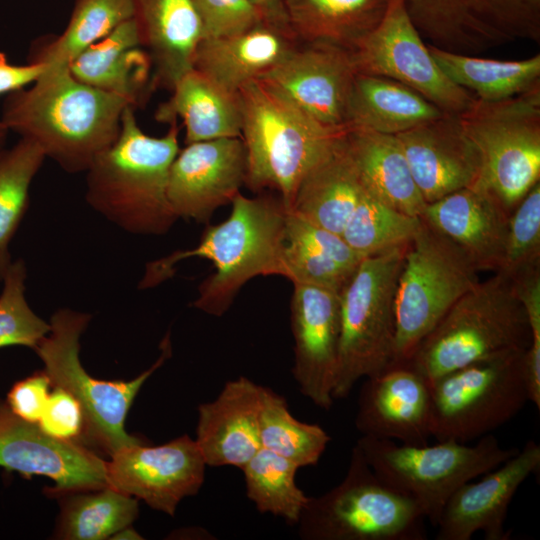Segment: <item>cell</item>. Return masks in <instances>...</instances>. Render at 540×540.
<instances>
[{
  "mask_svg": "<svg viewBox=\"0 0 540 540\" xmlns=\"http://www.w3.org/2000/svg\"><path fill=\"white\" fill-rule=\"evenodd\" d=\"M356 445L379 479L413 501L433 526L460 486L493 470L519 451L502 447L492 434L479 438L473 445L451 440L409 445L368 436H361Z\"/></svg>",
  "mask_w": 540,
  "mask_h": 540,
  "instance_id": "obj_7",
  "label": "cell"
},
{
  "mask_svg": "<svg viewBox=\"0 0 540 540\" xmlns=\"http://www.w3.org/2000/svg\"><path fill=\"white\" fill-rule=\"evenodd\" d=\"M511 280L531 329V341L525 354L526 373L531 380H538L540 378V266L527 269Z\"/></svg>",
  "mask_w": 540,
  "mask_h": 540,
  "instance_id": "obj_44",
  "label": "cell"
},
{
  "mask_svg": "<svg viewBox=\"0 0 540 540\" xmlns=\"http://www.w3.org/2000/svg\"><path fill=\"white\" fill-rule=\"evenodd\" d=\"M51 385L47 374L37 372L13 385L7 396V405L20 418L38 423L49 397Z\"/></svg>",
  "mask_w": 540,
  "mask_h": 540,
  "instance_id": "obj_46",
  "label": "cell"
},
{
  "mask_svg": "<svg viewBox=\"0 0 540 540\" xmlns=\"http://www.w3.org/2000/svg\"><path fill=\"white\" fill-rule=\"evenodd\" d=\"M9 130L0 120V150L4 148Z\"/></svg>",
  "mask_w": 540,
  "mask_h": 540,
  "instance_id": "obj_50",
  "label": "cell"
},
{
  "mask_svg": "<svg viewBox=\"0 0 540 540\" xmlns=\"http://www.w3.org/2000/svg\"><path fill=\"white\" fill-rule=\"evenodd\" d=\"M396 137L426 204L480 182L479 151L457 115L445 114Z\"/></svg>",
  "mask_w": 540,
  "mask_h": 540,
  "instance_id": "obj_22",
  "label": "cell"
},
{
  "mask_svg": "<svg viewBox=\"0 0 540 540\" xmlns=\"http://www.w3.org/2000/svg\"><path fill=\"white\" fill-rule=\"evenodd\" d=\"M425 521L413 501L379 479L355 444L342 481L310 496L297 526L302 540H425Z\"/></svg>",
  "mask_w": 540,
  "mask_h": 540,
  "instance_id": "obj_9",
  "label": "cell"
},
{
  "mask_svg": "<svg viewBox=\"0 0 540 540\" xmlns=\"http://www.w3.org/2000/svg\"><path fill=\"white\" fill-rule=\"evenodd\" d=\"M540 467V446L529 440L504 463L478 481L460 486L446 502L436 528L437 540H470L479 531L486 540H507L509 505L522 483Z\"/></svg>",
  "mask_w": 540,
  "mask_h": 540,
  "instance_id": "obj_20",
  "label": "cell"
},
{
  "mask_svg": "<svg viewBox=\"0 0 540 540\" xmlns=\"http://www.w3.org/2000/svg\"><path fill=\"white\" fill-rule=\"evenodd\" d=\"M457 117L481 157L477 185L510 215L540 182V85L499 101L475 98Z\"/></svg>",
  "mask_w": 540,
  "mask_h": 540,
  "instance_id": "obj_10",
  "label": "cell"
},
{
  "mask_svg": "<svg viewBox=\"0 0 540 540\" xmlns=\"http://www.w3.org/2000/svg\"><path fill=\"white\" fill-rule=\"evenodd\" d=\"M340 234L287 209L283 263L285 278L341 293L364 259Z\"/></svg>",
  "mask_w": 540,
  "mask_h": 540,
  "instance_id": "obj_29",
  "label": "cell"
},
{
  "mask_svg": "<svg viewBox=\"0 0 540 540\" xmlns=\"http://www.w3.org/2000/svg\"><path fill=\"white\" fill-rule=\"evenodd\" d=\"M478 272L459 246L422 217L397 283L393 363L409 360L449 309L478 284Z\"/></svg>",
  "mask_w": 540,
  "mask_h": 540,
  "instance_id": "obj_12",
  "label": "cell"
},
{
  "mask_svg": "<svg viewBox=\"0 0 540 540\" xmlns=\"http://www.w3.org/2000/svg\"><path fill=\"white\" fill-rule=\"evenodd\" d=\"M142 47L151 59L153 85L172 90L193 69L201 26L192 0H133Z\"/></svg>",
  "mask_w": 540,
  "mask_h": 540,
  "instance_id": "obj_26",
  "label": "cell"
},
{
  "mask_svg": "<svg viewBox=\"0 0 540 540\" xmlns=\"http://www.w3.org/2000/svg\"><path fill=\"white\" fill-rule=\"evenodd\" d=\"M345 136L364 190L400 212L422 216L427 204L396 135L347 127Z\"/></svg>",
  "mask_w": 540,
  "mask_h": 540,
  "instance_id": "obj_31",
  "label": "cell"
},
{
  "mask_svg": "<svg viewBox=\"0 0 540 540\" xmlns=\"http://www.w3.org/2000/svg\"><path fill=\"white\" fill-rule=\"evenodd\" d=\"M351 55L357 73L399 82L447 114L458 115L475 100L440 69L409 18L403 0H388L379 24Z\"/></svg>",
  "mask_w": 540,
  "mask_h": 540,
  "instance_id": "obj_14",
  "label": "cell"
},
{
  "mask_svg": "<svg viewBox=\"0 0 540 540\" xmlns=\"http://www.w3.org/2000/svg\"><path fill=\"white\" fill-rule=\"evenodd\" d=\"M177 119L161 137L138 125L135 108L124 110L117 139L86 171L87 203L120 229L161 235L178 220L167 197L171 164L179 152Z\"/></svg>",
  "mask_w": 540,
  "mask_h": 540,
  "instance_id": "obj_3",
  "label": "cell"
},
{
  "mask_svg": "<svg viewBox=\"0 0 540 540\" xmlns=\"http://www.w3.org/2000/svg\"><path fill=\"white\" fill-rule=\"evenodd\" d=\"M26 278L24 260L12 261L0 294V347L20 345L35 350L50 331V323L37 316L25 298Z\"/></svg>",
  "mask_w": 540,
  "mask_h": 540,
  "instance_id": "obj_41",
  "label": "cell"
},
{
  "mask_svg": "<svg viewBox=\"0 0 540 540\" xmlns=\"http://www.w3.org/2000/svg\"><path fill=\"white\" fill-rule=\"evenodd\" d=\"M445 114L399 82L358 73L348 102L346 126L397 135Z\"/></svg>",
  "mask_w": 540,
  "mask_h": 540,
  "instance_id": "obj_32",
  "label": "cell"
},
{
  "mask_svg": "<svg viewBox=\"0 0 540 540\" xmlns=\"http://www.w3.org/2000/svg\"><path fill=\"white\" fill-rule=\"evenodd\" d=\"M186 145L170 167L168 201L178 219L208 223L213 213L231 203L245 184V147L241 138Z\"/></svg>",
  "mask_w": 540,
  "mask_h": 540,
  "instance_id": "obj_19",
  "label": "cell"
},
{
  "mask_svg": "<svg viewBox=\"0 0 540 540\" xmlns=\"http://www.w3.org/2000/svg\"><path fill=\"white\" fill-rule=\"evenodd\" d=\"M245 184L253 192L272 189L291 209L307 172L347 129L326 126L260 79L238 91Z\"/></svg>",
  "mask_w": 540,
  "mask_h": 540,
  "instance_id": "obj_4",
  "label": "cell"
},
{
  "mask_svg": "<svg viewBox=\"0 0 540 540\" xmlns=\"http://www.w3.org/2000/svg\"><path fill=\"white\" fill-rule=\"evenodd\" d=\"M530 341V324L511 278L495 272L449 309L406 362L431 384L482 359L526 350Z\"/></svg>",
  "mask_w": 540,
  "mask_h": 540,
  "instance_id": "obj_5",
  "label": "cell"
},
{
  "mask_svg": "<svg viewBox=\"0 0 540 540\" xmlns=\"http://www.w3.org/2000/svg\"><path fill=\"white\" fill-rule=\"evenodd\" d=\"M110 539H132V540H139L143 539L141 535L130 526L124 527L117 531L115 534H113Z\"/></svg>",
  "mask_w": 540,
  "mask_h": 540,
  "instance_id": "obj_49",
  "label": "cell"
},
{
  "mask_svg": "<svg viewBox=\"0 0 540 540\" xmlns=\"http://www.w3.org/2000/svg\"><path fill=\"white\" fill-rule=\"evenodd\" d=\"M141 47L138 24L131 18L75 57L69 69L80 82L122 96L137 108L154 88L152 62Z\"/></svg>",
  "mask_w": 540,
  "mask_h": 540,
  "instance_id": "obj_25",
  "label": "cell"
},
{
  "mask_svg": "<svg viewBox=\"0 0 540 540\" xmlns=\"http://www.w3.org/2000/svg\"><path fill=\"white\" fill-rule=\"evenodd\" d=\"M231 205L229 217L219 224L208 225L196 247L177 250L148 262L139 288H153L170 279L175 266L185 259H208L215 271L200 284L192 306L220 317L252 278L285 277L283 249L287 208L282 199L269 195L248 198L239 192Z\"/></svg>",
  "mask_w": 540,
  "mask_h": 540,
  "instance_id": "obj_2",
  "label": "cell"
},
{
  "mask_svg": "<svg viewBox=\"0 0 540 540\" xmlns=\"http://www.w3.org/2000/svg\"><path fill=\"white\" fill-rule=\"evenodd\" d=\"M535 266H540V182L509 216L504 258L498 272L513 278Z\"/></svg>",
  "mask_w": 540,
  "mask_h": 540,
  "instance_id": "obj_42",
  "label": "cell"
},
{
  "mask_svg": "<svg viewBox=\"0 0 540 540\" xmlns=\"http://www.w3.org/2000/svg\"><path fill=\"white\" fill-rule=\"evenodd\" d=\"M201 40L232 36L264 23L249 0H192Z\"/></svg>",
  "mask_w": 540,
  "mask_h": 540,
  "instance_id": "obj_43",
  "label": "cell"
},
{
  "mask_svg": "<svg viewBox=\"0 0 540 540\" xmlns=\"http://www.w3.org/2000/svg\"><path fill=\"white\" fill-rule=\"evenodd\" d=\"M297 44L291 35L262 23L232 36L200 40L193 68L238 93L246 83L278 64Z\"/></svg>",
  "mask_w": 540,
  "mask_h": 540,
  "instance_id": "obj_27",
  "label": "cell"
},
{
  "mask_svg": "<svg viewBox=\"0 0 540 540\" xmlns=\"http://www.w3.org/2000/svg\"><path fill=\"white\" fill-rule=\"evenodd\" d=\"M388 0H285L293 37L352 51L381 21Z\"/></svg>",
  "mask_w": 540,
  "mask_h": 540,
  "instance_id": "obj_33",
  "label": "cell"
},
{
  "mask_svg": "<svg viewBox=\"0 0 540 540\" xmlns=\"http://www.w3.org/2000/svg\"><path fill=\"white\" fill-rule=\"evenodd\" d=\"M63 496L57 537L103 540L130 526L138 516L137 498L110 486ZM60 497V496H59Z\"/></svg>",
  "mask_w": 540,
  "mask_h": 540,
  "instance_id": "obj_35",
  "label": "cell"
},
{
  "mask_svg": "<svg viewBox=\"0 0 540 540\" xmlns=\"http://www.w3.org/2000/svg\"><path fill=\"white\" fill-rule=\"evenodd\" d=\"M259 437L261 447L290 460L299 468L317 465L331 441L319 424L295 418L287 400L266 386L262 392Z\"/></svg>",
  "mask_w": 540,
  "mask_h": 540,
  "instance_id": "obj_37",
  "label": "cell"
},
{
  "mask_svg": "<svg viewBox=\"0 0 540 540\" xmlns=\"http://www.w3.org/2000/svg\"><path fill=\"white\" fill-rule=\"evenodd\" d=\"M83 424L79 402L66 390L54 387L38 421L40 428L54 438L78 442Z\"/></svg>",
  "mask_w": 540,
  "mask_h": 540,
  "instance_id": "obj_45",
  "label": "cell"
},
{
  "mask_svg": "<svg viewBox=\"0 0 540 540\" xmlns=\"http://www.w3.org/2000/svg\"><path fill=\"white\" fill-rule=\"evenodd\" d=\"M346 130L304 176L291 208L305 220L340 235L365 191Z\"/></svg>",
  "mask_w": 540,
  "mask_h": 540,
  "instance_id": "obj_28",
  "label": "cell"
},
{
  "mask_svg": "<svg viewBox=\"0 0 540 540\" xmlns=\"http://www.w3.org/2000/svg\"><path fill=\"white\" fill-rule=\"evenodd\" d=\"M357 74L351 51L324 44H297L258 79L320 123L345 128Z\"/></svg>",
  "mask_w": 540,
  "mask_h": 540,
  "instance_id": "obj_18",
  "label": "cell"
},
{
  "mask_svg": "<svg viewBox=\"0 0 540 540\" xmlns=\"http://www.w3.org/2000/svg\"><path fill=\"white\" fill-rule=\"evenodd\" d=\"M509 214L483 187L463 188L426 205L422 217L453 241L478 271L502 266Z\"/></svg>",
  "mask_w": 540,
  "mask_h": 540,
  "instance_id": "obj_24",
  "label": "cell"
},
{
  "mask_svg": "<svg viewBox=\"0 0 540 540\" xmlns=\"http://www.w3.org/2000/svg\"><path fill=\"white\" fill-rule=\"evenodd\" d=\"M45 70L46 64L41 61H30L26 65L11 64L6 53L0 51V95L36 82Z\"/></svg>",
  "mask_w": 540,
  "mask_h": 540,
  "instance_id": "obj_47",
  "label": "cell"
},
{
  "mask_svg": "<svg viewBox=\"0 0 540 540\" xmlns=\"http://www.w3.org/2000/svg\"><path fill=\"white\" fill-rule=\"evenodd\" d=\"M299 467L261 447L241 468L247 498L261 514L297 525L309 497L296 483Z\"/></svg>",
  "mask_w": 540,
  "mask_h": 540,
  "instance_id": "obj_38",
  "label": "cell"
},
{
  "mask_svg": "<svg viewBox=\"0 0 540 540\" xmlns=\"http://www.w3.org/2000/svg\"><path fill=\"white\" fill-rule=\"evenodd\" d=\"M526 350L503 352L433 381L431 437L468 443L514 418L529 401Z\"/></svg>",
  "mask_w": 540,
  "mask_h": 540,
  "instance_id": "obj_11",
  "label": "cell"
},
{
  "mask_svg": "<svg viewBox=\"0 0 540 540\" xmlns=\"http://www.w3.org/2000/svg\"><path fill=\"white\" fill-rule=\"evenodd\" d=\"M171 91V97L159 106L155 117L167 123L180 117L186 144L241 138L242 110L238 93L225 89L194 68L185 73Z\"/></svg>",
  "mask_w": 540,
  "mask_h": 540,
  "instance_id": "obj_30",
  "label": "cell"
},
{
  "mask_svg": "<svg viewBox=\"0 0 540 540\" xmlns=\"http://www.w3.org/2000/svg\"><path fill=\"white\" fill-rule=\"evenodd\" d=\"M249 1L257 9L264 23L272 27H275L293 37L292 32L289 27V23H288L285 0H249Z\"/></svg>",
  "mask_w": 540,
  "mask_h": 540,
  "instance_id": "obj_48",
  "label": "cell"
},
{
  "mask_svg": "<svg viewBox=\"0 0 540 540\" xmlns=\"http://www.w3.org/2000/svg\"><path fill=\"white\" fill-rule=\"evenodd\" d=\"M45 158L41 148L26 138L0 150V281L12 263L9 245L28 208L31 183Z\"/></svg>",
  "mask_w": 540,
  "mask_h": 540,
  "instance_id": "obj_39",
  "label": "cell"
},
{
  "mask_svg": "<svg viewBox=\"0 0 540 540\" xmlns=\"http://www.w3.org/2000/svg\"><path fill=\"white\" fill-rule=\"evenodd\" d=\"M428 48L454 84L482 101L507 99L540 85V54L520 61H499L452 53L431 45Z\"/></svg>",
  "mask_w": 540,
  "mask_h": 540,
  "instance_id": "obj_34",
  "label": "cell"
},
{
  "mask_svg": "<svg viewBox=\"0 0 540 540\" xmlns=\"http://www.w3.org/2000/svg\"><path fill=\"white\" fill-rule=\"evenodd\" d=\"M422 224L421 216L400 212L364 191L341 234L363 257L409 245Z\"/></svg>",
  "mask_w": 540,
  "mask_h": 540,
  "instance_id": "obj_40",
  "label": "cell"
},
{
  "mask_svg": "<svg viewBox=\"0 0 540 540\" xmlns=\"http://www.w3.org/2000/svg\"><path fill=\"white\" fill-rule=\"evenodd\" d=\"M430 421V384L408 362L393 363L365 378L355 416L361 436L426 445Z\"/></svg>",
  "mask_w": 540,
  "mask_h": 540,
  "instance_id": "obj_21",
  "label": "cell"
},
{
  "mask_svg": "<svg viewBox=\"0 0 540 540\" xmlns=\"http://www.w3.org/2000/svg\"><path fill=\"white\" fill-rule=\"evenodd\" d=\"M128 106L126 98L80 82L69 67L46 68L30 88L8 94L0 120L76 174L114 143Z\"/></svg>",
  "mask_w": 540,
  "mask_h": 540,
  "instance_id": "obj_1",
  "label": "cell"
},
{
  "mask_svg": "<svg viewBox=\"0 0 540 540\" xmlns=\"http://www.w3.org/2000/svg\"><path fill=\"white\" fill-rule=\"evenodd\" d=\"M134 16L133 0H76L64 31L30 61H41L46 68L69 67L86 48Z\"/></svg>",
  "mask_w": 540,
  "mask_h": 540,
  "instance_id": "obj_36",
  "label": "cell"
},
{
  "mask_svg": "<svg viewBox=\"0 0 540 540\" xmlns=\"http://www.w3.org/2000/svg\"><path fill=\"white\" fill-rule=\"evenodd\" d=\"M110 458L108 486L170 516L184 498L200 491L205 480L207 465L188 435L158 446L126 447Z\"/></svg>",
  "mask_w": 540,
  "mask_h": 540,
  "instance_id": "obj_15",
  "label": "cell"
},
{
  "mask_svg": "<svg viewBox=\"0 0 540 540\" xmlns=\"http://www.w3.org/2000/svg\"><path fill=\"white\" fill-rule=\"evenodd\" d=\"M91 315L68 308L57 310L50 331L35 349L53 387L70 393L83 411L82 444L100 448L110 457L118 451L144 443L128 434L125 419L145 381L171 356L170 335L163 338L161 354L146 371L130 381H103L89 375L80 358V337Z\"/></svg>",
  "mask_w": 540,
  "mask_h": 540,
  "instance_id": "obj_6",
  "label": "cell"
},
{
  "mask_svg": "<svg viewBox=\"0 0 540 540\" xmlns=\"http://www.w3.org/2000/svg\"><path fill=\"white\" fill-rule=\"evenodd\" d=\"M409 245L365 257L340 293V340L334 400L394 360L395 297Z\"/></svg>",
  "mask_w": 540,
  "mask_h": 540,
  "instance_id": "obj_8",
  "label": "cell"
},
{
  "mask_svg": "<svg viewBox=\"0 0 540 540\" xmlns=\"http://www.w3.org/2000/svg\"><path fill=\"white\" fill-rule=\"evenodd\" d=\"M426 44L464 55L540 41V0H403Z\"/></svg>",
  "mask_w": 540,
  "mask_h": 540,
  "instance_id": "obj_13",
  "label": "cell"
},
{
  "mask_svg": "<svg viewBox=\"0 0 540 540\" xmlns=\"http://www.w3.org/2000/svg\"><path fill=\"white\" fill-rule=\"evenodd\" d=\"M0 466L26 476L55 481L50 494L93 490L108 486L106 461L77 441L54 438L38 423L26 421L0 400Z\"/></svg>",
  "mask_w": 540,
  "mask_h": 540,
  "instance_id": "obj_16",
  "label": "cell"
},
{
  "mask_svg": "<svg viewBox=\"0 0 540 540\" xmlns=\"http://www.w3.org/2000/svg\"><path fill=\"white\" fill-rule=\"evenodd\" d=\"M263 385L240 376L198 408L194 439L207 466L242 468L261 448L259 414Z\"/></svg>",
  "mask_w": 540,
  "mask_h": 540,
  "instance_id": "obj_23",
  "label": "cell"
},
{
  "mask_svg": "<svg viewBox=\"0 0 540 540\" xmlns=\"http://www.w3.org/2000/svg\"><path fill=\"white\" fill-rule=\"evenodd\" d=\"M292 376L300 393L323 410L333 403L340 340V294L322 287L293 284Z\"/></svg>",
  "mask_w": 540,
  "mask_h": 540,
  "instance_id": "obj_17",
  "label": "cell"
}]
</instances>
